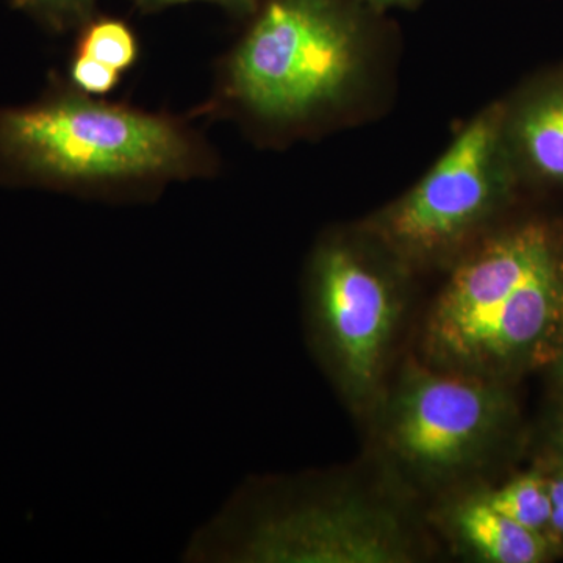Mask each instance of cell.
Segmentation results:
<instances>
[{
  "label": "cell",
  "instance_id": "11",
  "mask_svg": "<svg viewBox=\"0 0 563 563\" xmlns=\"http://www.w3.org/2000/svg\"><path fill=\"white\" fill-rule=\"evenodd\" d=\"M76 52L122 74L139 62L140 43L135 32L124 21L92 16L80 29Z\"/></svg>",
  "mask_w": 563,
  "mask_h": 563
},
{
  "label": "cell",
  "instance_id": "2",
  "mask_svg": "<svg viewBox=\"0 0 563 563\" xmlns=\"http://www.w3.org/2000/svg\"><path fill=\"white\" fill-rule=\"evenodd\" d=\"M369 11L362 0H261L206 110L290 132L342 109L368 70Z\"/></svg>",
  "mask_w": 563,
  "mask_h": 563
},
{
  "label": "cell",
  "instance_id": "3",
  "mask_svg": "<svg viewBox=\"0 0 563 563\" xmlns=\"http://www.w3.org/2000/svg\"><path fill=\"white\" fill-rule=\"evenodd\" d=\"M562 336L563 244L537 221L495 233L468 252L428 325L433 355L477 377L550 357Z\"/></svg>",
  "mask_w": 563,
  "mask_h": 563
},
{
  "label": "cell",
  "instance_id": "13",
  "mask_svg": "<svg viewBox=\"0 0 563 563\" xmlns=\"http://www.w3.org/2000/svg\"><path fill=\"white\" fill-rule=\"evenodd\" d=\"M121 76L118 70L79 52L69 63L68 84L85 95L103 96L113 91L120 85Z\"/></svg>",
  "mask_w": 563,
  "mask_h": 563
},
{
  "label": "cell",
  "instance_id": "8",
  "mask_svg": "<svg viewBox=\"0 0 563 563\" xmlns=\"http://www.w3.org/2000/svg\"><path fill=\"white\" fill-rule=\"evenodd\" d=\"M504 135L520 176L563 185V79H551L503 103Z\"/></svg>",
  "mask_w": 563,
  "mask_h": 563
},
{
  "label": "cell",
  "instance_id": "5",
  "mask_svg": "<svg viewBox=\"0 0 563 563\" xmlns=\"http://www.w3.org/2000/svg\"><path fill=\"white\" fill-rule=\"evenodd\" d=\"M310 307L344 383L357 396L376 387L398 313L390 274L342 239L321 243L309 272Z\"/></svg>",
  "mask_w": 563,
  "mask_h": 563
},
{
  "label": "cell",
  "instance_id": "16",
  "mask_svg": "<svg viewBox=\"0 0 563 563\" xmlns=\"http://www.w3.org/2000/svg\"><path fill=\"white\" fill-rule=\"evenodd\" d=\"M369 10L384 11L388 9H401V7H413L420 0H362Z\"/></svg>",
  "mask_w": 563,
  "mask_h": 563
},
{
  "label": "cell",
  "instance_id": "6",
  "mask_svg": "<svg viewBox=\"0 0 563 563\" xmlns=\"http://www.w3.org/2000/svg\"><path fill=\"white\" fill-rule=\"evenodd\" d=\"M504 415L503 391L481 377L415 373L393 406L391 444L422 473H453L483 453Z\"/></svg>",
  "mask_w": 563,
  "mask_h": 563
},
{
  "label": "cell",
  "instance_id": "10",
  "mask_svg": "<svg viewBox=\"0 0 563 563\" xmlns=\"http://www.w3.org/2000/svg\"><path fill=\"white\" fill-rule=\"evenodd\" d=\"M483 498L510 520L547 536L551 499L548 479H544L542 474H525L498 490L483 495Z\"/></svg>",
  "mask_w": 563,
  "mask_h": 563
},
{
  "label": "cell",
  "instance_id": "9",
  "mask_svg": "<svg viewBox=\"0 0 563 563\" xmlns=\"http://www.w3.org/2000/svg\"><path fill=\"white\" fill-rule=\"evenodd\" d=\"M454 525L463 544L484 562L539 563L550 554L551 542L544 533L510 520L483 496L462 503Z\"/></svg>",
  "mask_w": 563,
  "mask_h": 563
},
{
  "label": "cell",
  "instance_id": "18",
  "mask_svg": "<svg viewBox=\"0 0 563 563\" xmlns=\"http://www.w3.org/2000/svg\"><path fill=\"white\" fill-rule=\"evenodd\" d=\"M555 450H558L559 455H561L563 462V421L561 426H559L558 431H555Z\"/></svg>",
  "mask_w": 563,
  "mask_h": 563
},
{
  "label": "cell",
  "instance_id": "17",
  "mask_svg": "<svg viewBox=\"0 0 563 563\" xmlns=\"http://www.w3.org/2000/svg\"><path fill=\"white\" fill-rule=\"evenodd\" d=\"M554 383L555 387L561 390L563 395V336L561 343H559L558 350L554 352Z\"/></svg>",
  "mask_w": 563,
  "mask_h": 563
},
{
  "label": "cell",
  "instance_id": "14",
  "mask_svg": "<svg viewBox=\"0 0 563 563\" xmlns=\"http://www.w3.org/2000/svg\"><path fill=\"white\" fill-rule=\"evenodd\" d=\"M135 2L144 10H162L179 3L195 2V0H135ZM203 2L217 3L229 13L243 18L252 16L257 11L261 0H203Z\"/></svg>",
  "mask_w": 563,
  "mask_h": 563
},
{
  "label": "cell",
  "instance_id": "1",
  "mask_svg": "<svg viewBox=\"0 0 563 563\" xmlns=\"http://www.w3.org/2000/svg\"><path fill=\"white\" fill-rule=\"evenodd\" d=\"M217 157L184 120L57 84L0 109V184L95 198H139L213 176Z\"/></svg>",
  "mask_w": 563,
  "mask_h": 563
},
{
  "label": "cell",
  "instance_id": "15",
  "mask_svg": "<svg viewBox=\"0 0 563 563\" xmlns=\"http://www.w3.org/2000/svg\"><path fill=\"white\" fill-rule=\"evenodd\" d=\"M548 492L551 499V517L547 537L553 544L563 542V473L548 479Z\"/></svg>",
  "mask_w": 563,
  "mask_h": 563
},
{
  "label": "cell",
  "instance_id": "12",
  "mask_svg": "<svg viewBox=\"0 0 563 563\" xmlns=\"http://www.w3.org/2000/svg\"><path fill=\"white\" fill-rule=\"evenodd\" d=\"M10 3L58 33L80 31L95 16L96 7V0H10Z\"/></svg>",
  "mask_w": 563,
  "mask_h": 563
},
{
  "label": "cell",
  "instance_id": "7",
  "mask_svg": "<svg viewBox=\"0 0 563 563\" xmlns=\"http://www.w3.org/2000/svg\"><path fill=\"white\" fill-rule=\"evenodd\" d=\"M236 543L224 558L276 563H401L412 558L398 518L355 498L269 515Z\"/></svg>",
  "mask_w": 563,
  "mask_h": 563
},
{
  "label": "cell",
  "instance_id": "4",
  "mask_svg": "<svg viewBox=\"0 0 563 563\" xmlns=\"http://www.w3.org/2000/svg\"><path fill=\"white\" fill-rule=\"evenodd\" d=\"M520 179L504 135L503 103L473 118L431 169L372 220L369 231L402 263L440 261L476 239Z\"/></svg>",
  "mask_w": 563,
  "mask_h": 563
}]
</instances>
